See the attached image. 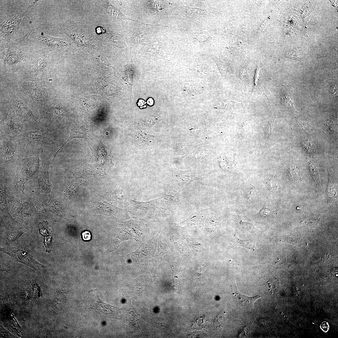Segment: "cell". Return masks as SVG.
<instances>
[{
  "mask_svg": "<svg viewBox=\"0 0 338 338\" xmlns=\"http://www.w3.org/2000/svg\"><path fill=\"white\" fill-rule=\"evenodd\" d=\"M16 139L24 152L40 148L41 145L54 146V135L51 127L42 123H32Z\"/></svg>",
  "mask_w": 338,
  "mask_h": 338,
  "instance_id": "6da1fadb",
  "label": "cell"
},
{
  "mask_svg": "<svg viewBox=\"0 0 338 338\" xmlns=\"http://www.w3.org/2000/svg\"><path fill=\"white\" fill-rule=\"evenodd\" d=\"M1 174L15 176L20 159L24 151L16 138H0Z\"/></svg>",
  "mask_w": 338,
  "mask_h": 338,
  "instance_id": "7a4b0ae2",
  "label": "cell"
},
{
  "mask_svg": "<svg viewBox=\"0 0 338 338\" xmlns=\"http://www.w3.org/2000/svg\"><path fill=\"white\" fill-rule=\"evenodd\" d=\"M42 149L24 152L17 167L15 177L17 185L23 193L25 184L29 180L37 178L40 167L39 156Z\"/></svg>",
  "mask_w": 338,
  "mask_h": 338,
  "instance_id": "3957f363",
  "label": "cell"
},
{
  "mask_svg": "<svg viewBox=\"0 0 338 338\" xmlns=\"http://www.w3.org/2000/svg\"><path fill=\"white\" fill-rule=\"evenodd\" d=\"M0 251L10 256L16 262L23 264L38 272L44 273L47 270V267L35 260L32 252L26 246L20 245L1 248Z\"/></svg>",
  "mask_w": 338,
  "mask_h": 338,
  "instance_id": "277c9868",
  "label": "cell"
},
{
  "mask_svg": "<svg viewBox=\"0 0 338 338\" xmlns=\"http://www.w3.org/2000/svg\"><path fill=\"white\" fill-rule=\"evenodd\" d=\"M13 113L7 114L0 123V137L16 138L23 132L30 123Z\"/></svg>",
  "mask_w": 338,
  "mask_h": 338,
  "instance_id": "5b68a950",
  "label": "cell"
},
{
  "mask_svg": "<svg viewBox=\"0 0 338 338\" xmlns=\"http://www.w3.org/2000/svg\"><path fill=\"white\" fill-rule=\"evenodd\" d=\"M7 196L10 208L14 213V214L22 219L26 220L30 219L41 212V210H44L43 208L38 204Z\"/></svg>",
  "mask_w": 338,
  "mask_h": 338,
  "instance_id": "8992f818",
  "label": "cell"
},
{
  "mask_svg": "<svg viewBox=\"0 0 338 338\" xmlns=\"http://www.w3.org/2000/svg\"><path fill=\"white\" fill-rule=\"evenodd\" d=\"M50 163L49 160L46 158L43 165L40 167L37 178L38 192L43 195H49L51 191L49 172Z\"/></svg>",
  "mask_w": 338,
  "mask_h": 338,
  "instance_id": "52a82bcc",
  "label": "cell"
},
{
  "mask_svg": "<svg viewBox=\"0 0 338 338\" xmlns=\"http://www.w3.org/2000/svg\"><path fill=\"white\" fill-rule=\"evenodd\" d=\"M13 114L24 120L30 123H42L41 120L35 115L30 110L17 98H14Z\"/></svg>",
  "mask_w": 338,
  "mask_h": 338,
  "instance_id": "ba28073f",
  "label": "cell"
},
{
  "mask_svg": "<svg viewBox=\"0 0 338 338\" xmlns=\"http://www.w3.org/2000/svg\"><path fill=\"white\" fill-rule=\"evenodd\" d=\"M6 190L4 187H1L0 189V220L1 222L4 225L11 226L15 222L9 211L7 203Z\"/></svg>",
  "mask_w": 338,
  "mask_h": 338,
  "instance_id": "9c48e42d",
  "label": "cell"
},
{
  "mask_svg": "<svg viewBox=\"0 0 338 338\" xmlns=\"http://www.w3.org/2000/svg\"><path fill=\"white\" fill-rule=\"evenodd\" d=\"M48 224L47 221H43L38 223V228L40 233L44 237L43 243L46 252L50 253L53 246V238L52 231L49 228Z\"/></svg>",
  "mask_w": 338,
  "mask_h": 338,
  "instance_id": "30bf717a",
  "label": "cell"
},
{
  "mask_svg": "<svg viewBox=\"0 0 338 338\" xmlns=\"http://www.w3.org/2000/svg\"><path fill=\"white\" fill-rule=\"evenodd\" d=\"M27 9H23L16 13L3 24L2 31L3 33L11 34L18 29L20 21Z\"/></svg>",
  "mask_w": 338,
  "mask_h": 338,
  "instance_id": "8fae6325",
  "label": "cell"
},
{
  "mask_svg": "<svg viewBox=\"0 0 338 338\" xmlns=\"http://www.w3.org/2000/svg\"><path fill=\"white\" fill-rule=\"evenodd\" d=\"M24 89L27 94L34 101H39L44 96V91L40 86L34 83H26Z\"/></svg>",
  "mask_w": 338,
  "mask_h": 338,
  "instance_id": "7c38bea8",
  "label": "cell"
},
{
  "mask_svg": "<svg viewBox=\"0 0 338 338\" xmlns=\"http://www.w3.org/2000/svg\"><path fill=\"white\" fill-rule=\"evenodd\" d=\"M70 131V134L69 138L61 147L54 154V159L61 148L66 143L71 140L75 138H83L87 141V130L84 126L80 125L74 126L71 128Z\"/></svg>",
  "mask_w": 338,
  "mask_h": 338,
  "instance_id": "4fadbf2b",
  "label": "cell"
},
{
  "mask_svg": "<svg viewBox=\"0 0 338 338\" xmlns=\"http://www.w3.org/2000/svg\"><path fill=\"white\" fill-rule=\"evenodd\" d=\"M28 230V228H13L6 232L4 236L6 242L8 243L13 242L19 238V237Z\"/></svg>",
  "mask_w": 338,
  "mask_h": 338,
  "instance_id": "5bb4252c",
  "label": "cell"
},
{
  "mask_svg": "<svg viewBox=\"0 0 338 338\" xmlns=\"http://www.w3.org/2000/svg\"><path fill=\"white\" fill-rule=\"evenodd\" d=\"M231 245L233 247L241 246L254 250L255 242L252 239L245 240L240 239L235 234L231 241Z\"/></svg>",
  "mask_w": 338,
  "mask_h": 338,
  "instance_id": "9a60e30c",
  "label": "cell"
},
{
  "mask_svg": "<svg viewBox=\"0 0 338 338\" xmlns=\"http://www.w3.org/2000/svg\"><path fill=\"white\" fill-rule=\"evenodd\" d=\"M41 41H46L43 42L44 44L53 46H66L67 43L65 42L64 39L57 38L52 37H41Z\"/></svg>",
  "mask_w": 338,
  "mask_h": 338,
  "instance_id": "2e32d148",
  "label": "cell"
},
{
  "mask_svg": "<svg viewBox=\"0 0 338 338\" xmlns=\"http://www.w3.org/2000/svg\"><path fill=\"white\" fill-rule=\"evenodd\" d=\"M235 296H238V298L241 301V302L243 303H248L253 306V305L255 301L260 298L261 296L259 294L254 297H249L243 295L238 292H236L233 294Z\"/></svg>",
  "mask_w": 338,
  "mask_h": 338,
  "instance_id": "e0dca14e",
  "label": "cell"
},
{
  "mask_svg": "<svg viewBox=\"0 0 338 338\" xmlns=\"http://www.w3.org/2000/svg\"><path fill=\"white\" fill-rule=\"evenodd\" d=\"M282 100L284 103L287 104L288 106L291 109L296 111L293 106V99L291 93L289 91H286L283 96Z\"/></svg>",
  "mask_w": 338,
  "mask_h": 338,
  "instance_id": "ac0fdd59",
  "label": "cell"
},
{
  "mask_svg": "<svg viewBox=\"0 0 338 338\" xmlns=\"http://www.w3.org/2000/svg\"><path fill=\"white\" fill-rule=\"evenodd\" d=\"M309 170L312 177L317 182H319V177L317 165L315 163L310 162L309 164Z\"/></svg>",
  "mask_w": 338,
  "mask_h": 338,
  "instance_id": "d6986e66",
  "label": "cell"
},
{
  "mask_svg": "<svg viewBox=\"0 0 338 338\" xmlns=\"http://www.w3.org/2000/svg\"><path fill=\"white\" fill-rule=\"evenodd\" d=\"M46 62L42 59H38L36 60L32 65V68L33 71L38 72L41 71L45 66Z\"/></svg>",
  "mask_w": 338,
  "mask_h": 338,
  "instance_id": "ffe728a7",
  "label": "cell"
},
{
  "mask_svg": "<svg viewBox=\"0 0 338 338\" xmlns=\"http://www.w3.org/2000/svg\"><path fill=\"white\" fill-rule=\"evenodd\" d=\"M23 55L22 54L16 52L11 53L8 55L7 58V62L8 63L13 64L16 63L22 58Z\"/></svg>",
  "mask_w": 338,
  "mask_h": 338,
  "instance_id": "44dd1931",
  "label": "cell"
},
{
  "mask_svg": "<svg viewBox=\"0 0 338 338\" xmlns=\"http://www.w3.org/2000/svg\"><path fill=\"white\" fill-rule=\"evenodd\" d=\"M257 197V191L254 189H250L247 192V197L249 200L253 201L256 199Z\"/></svg>",
  "mask_w": 338,
  "mask_h": 338,
  "instance_id": "7402d4cb",
  "label": "cell"
},
{
  "mask_svg": "<svg viewBox=\"0 0 338 338\" xmlns=\"http://www.w3.org/2000/svg\"><path fill=\"white\" fill-rule=\"evenodd\" d=\"M1 326V335H3V337H14V336L11 335L9 332L8 331L5 329L3 328L2 326Z\"/></svg>",
  "mask_w": 338,
  "mask_h": 338,
  "instance_id": "603a6c76",
  "label": "cell"
},
{
  "mask_svg": "<svg viewBox=\"0 0 338 338\" xmlns=\"http://www.w3.org/2000/svg\"><path fill=\"white\" fill-rule=\"evenodd\" d=\"M83 239L84 241H89L91 239V235L90 232L85 231L82 232L81 234Z\"/></svg>",
  "mask_w": 338,
  "mask_h": 338,
  "instance_id": "cb8c5ba5",
  "label": "cell"
},
{
  "mask_svg": "<svg viewBox=\"0 0 338 338\" xmlns=\"http://www.w3.org/2000/svg\"><path fill=\"white\" fill-rule=\"evenodd\" d=\"M143 36V34L141 33H139L135 34L133 36V40L135 43H139L141 40Z\"/></svg>",
  "mask_w": 338,
  "mask_h": 338,
  "instance_id": "d4e9b609",
  "label": "cell"
},
{
  "mask_svg": "<svg viewBox=\"0 0 338 338\" xmlns=\"http://www.w3.org/2000/svg\"><path fill=\"white\" fill-rule=\"evenodd\" d=\"M10 268L7 265L4 263V261L3 260H0V270L1 271H7L8 273H9V271Z\"/></svg>",
  "mask_w": 338,
  "mask_h": 338,
  "instance_id": "484cf974",
  "label": "cell"
},
{
  "mask_svg": "<svg viewBox=\"0 0 338 338\" xmlns=\"http://www.w3.org/2000/svg\"><path fill=\"white\" fill-rule=\"evenodd\" d=\"M288 54L289 58L294 59H296L298 57L297 52L294 50H289Z\"/></svg>",
  "mask_w": 338,
  "mask_h": 338,
  "instance_id": "4316f807",
  "label": "cell"
},
{
  "mask_svg": "<svg viewBox=\"0 0 338 338\" xmlns=\"http://www.w3.org/2000/svg\"><path fill=\"white\" fill-rule=\"evenodd\" d=\"M271 211L270 210L268 209L266 207H264L260 211V213L261 215L265 216L267 215H269L271 213Z\"/></svg>",
  "mask_w": 338,
  "mask_h": 338,
  "instance_id": "83f0119b",
  "label": "cell"
},
{
  "mask_svg": "<svg viewBox=\"0 0 338 338\" xmlns=\"http://www.w3.org/2000/svg\"><path fill=\"white\" fill-rule=\"evenodd\" d=\"M259 67H257L254 78V84L255 85H257L258 80V78L259 75Z\"/></svg>",
  "mask_w": 338,
  "mask_h": 338,
  "instance_id": "f1b7e54d",
  "label": "cell"
},
{
  "mask_svg": "<svg viewBox=\"0 0 338 338\" xmlns=\"http://www.w3.org/2000/svg\"><path fill=\"white\" fill-rule=\"evenodd\" d=\"M147 103L149 105H152L153 103V100L151 98L149 99L147 101Z\"/></svg>",
  "mask_w": 338,
  "mask_h": 338,
  "instance_id": "f546056e",
  "label": "cell"
}]
</instances>
